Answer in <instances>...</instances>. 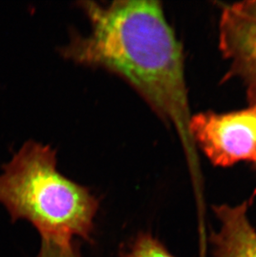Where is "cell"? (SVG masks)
Segmentation results:
<instances>
[{"label":"cell","mask_w":256,"mask_h":257,"mask_svg":"<svg viewBox=\"0 0 256 257\" xmlns=\"http://www.w3.org/2000/svg\"><path fill=\"white\" fill-rule=\"evenodd\" d=\"M121 257H175L158 239L150 232H140L136 235Z\"/></svg>","instance_id":"8992f818"},{"label":"cell","mask_w":256,"mask_h":257,"mask_svg":"<svg viewBox=\"0 0 256 257\" xmlns=\"http://www.w3.org/2000/svg\"><path fill=\"white\" fill-rule=\"evenodd\" d=\"M0 204L12 222L29 221L41 240H91L99 200L58 170L50 146L28 141L3 166Z\"/></svg>","instance_id":"7a4b0ae2"},{"label":"cell","mask_w":256,"mask_h":257,"mask_svg":"<svg viewBox=\"0 0 256 257\" xmlns=\"http://www.w3.org/2000/svg\"><path fill=\"white\" fill-rule=\"evenodd\" d=\"M90 23L87 35L73 33L63 58L99 68L129 83L168 126L176 129L189 162H197L181 43L157 1L79 3Z\"/></svg>","instance_id":"6da1fadb"},{"label":"cell","mask_w":256,"mask_h":257,"mask_svg":"<svg viewBox=\"0 0 256 257\" xmlns=\"http://www.w3.org/2000/svg\"><path fill=\"white\" fill-rule=\"evenodd\" d=\"M191 131L196 146L215 165L256 163V103L237 112L193 115Z\"/></svg>","instance_id":"3957f363"},{"label":"cell","mask_w":256,"mask_h":257,"mask_svg":"<svg viewBox=\"0 0 256 257\" xmlns=\"http://www.w3.org/2000/svg\"><path fill=\"white\" fill-rule=\"evenodd\" d=\"M220 51L232 75L247 88L250 104L256 103V0L228 5L219 25Z\"/></svg>","instance_id":"277c9868"},{"label":"cell","mask_w":256,"mask_h":257,"mask_svg":"<svg viewBox=\"0 0 256 257\" xmlns=\"http://www.w3.org/2000/svg\"><path fill=\"white\" fill-rule=\"evenodd\" d=\"M35 257H82L73 241L41 240V246Z\"/></svg>","instance_id":"52a82bcc"},{"label":"cell","mask_w":256,"mask_h":257,"mask_svg":"<svg viewBox=\"0 0 256 257\" xmlns=\"http://www.w3.org/2000/svg\"><path fill=\"white\" fill-rule=\"evenodd\" d=\"M214 209L220 222L211 239L215 257H256V230L247 216L248 203Z\"/></svg>","instance_id":"5b68a950"}]
</instances>
